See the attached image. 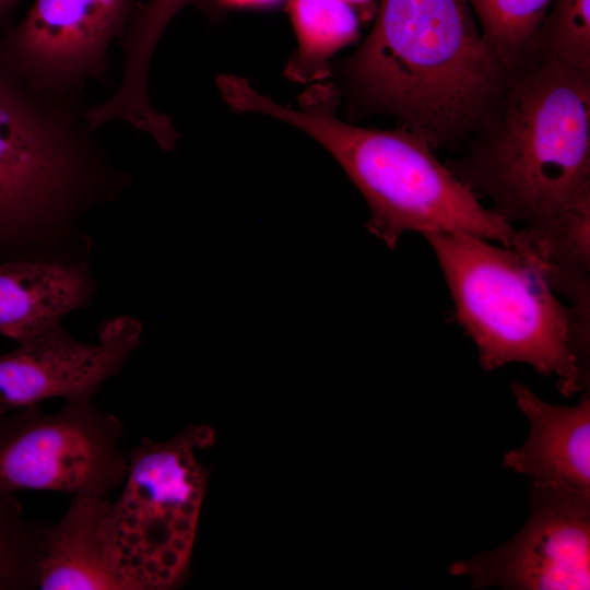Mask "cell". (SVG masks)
Wrapping results in <instances>:
<instances>
[{
    "instance_id": "obj_1",
    "label": "cell",
    "mask_w": 590,
    "mask_h": 590,
    "mask_svg": "<svg viewBox=\"0 0 590 590\" xmlns=\"http://www.w3.org/2000/svg\"><path fill=\"white\" fill-rule=\"evenodd\" d=\"M83 94L36 87L0 57V263L67 262L107 205L118 168Z\"/></svg>"
},
{
    "instance_id": "obj_2",
    "label": "cell",
    "mask_w": 590,
    "mask_h": 590,
    "mask_svg": "<svg viewBox=\"0 0 590 590\" xmlns=\"http://www.w3.org/2000/svg\"><path fill=\"white\" fill-rule=\"evenodd\" d=\"M343 72L362 105L394 116L433 149L474 134L510 73L477 28L468 0H382Z\"/></svg>"
},
{
    "instance_id": "obj_3",
    "label": "cell",
    "mask_w": 590,
    "mask_h": 590,
    "mask_svg": "<svg viewBox=\"0 0 590 590\" xmlns=\"http://www.w3.org/2000/svg\"><path fill=\"white\" fill-rule=\"evenodd\" d=\"M475 144L449 168L510 225L590 205V73L534 50L510 71Z\"/></svg>"
},
{
    "instance_id": "obj_4",
    "label": "cell",
    "mask_w": 590,
    "mask_h": 590,
    "mask_svg": "<svg viewBox=\"0 0 590 590\" xmlns=\"http://www.w3.org/2000/svg\"><path fill=\"white\" fill-rule=\"evenodd\" d=\"M216 86L232 110L279 119L320 143L362 192L370 211L367 228L389 248L406 232L464 233L511 246L516 228L484 208L424 138L404 128L368 129L340 119L333 84L309 86L297 107L234 74L220 75Z\"/></svg>"
},
{
    "instance_id": "obj_5",
    "label": "cell",
    "mask_w": 590,
    "mask_h": 590,
    "mask_svg": "<svg viewBox=\"0 0 590 590\" xmlns=\"http://www.w3.org/2000/svg\"><path fill=\"white\" fill-rule=\"evenodd\" d=\"M434 251L483 369L527 363L571 396L588 385L589 323L562 304L517 250L464 233L423 235Z\"/></svg>"
},
{
    "instance_id": "obj_6",
    "label": "cell",
    "mask_w": 590,
    "mask_h": 590,
    "mask_svg": "<svg viewBox=\"0 0 590 590\" xmlns=\"http://www.w3.org/2000/svg\"><path fill=\"white\" fill-rule=\"evenodd\" d=\"M204 449L197 425L168 441L143 438L128 450L129 464L108 533L125 590H163L179 583L190 558L204 495Z\"/></svg>"
},
{
    "instance_id": "obj_7",
    "label": "cell",
    "mask_w": 590,
    "mask_h": 590,
    "mask_svg": "<svg viewBox=\"0 0 590 590\" xmlns=\"http://www.w3.org/2000/svg\"><path fill=\"white\" fill-rule=\"evenodd\" d=\"M121 421L92 403L37 405L0 416V488L108 497L125 481L129 453Z\"/></svg>"
},
{
    "instance_id": "obj_8",
    "label": "cell",
    "mask_w": 590,
    "mask_h": 590,
    "mask_svg": "<svg viewBox=\"0 0 590 590\" xmlns=\"http://www.w3.org/2000/svg\"><path fill=\"white\" fill-rule=\"evenodd\" d=\"M134 0H35L0 35V57L38 88L83 93L109 81V49L130 21Z\"/></svg>"
},
{
    "instance_id": "obj_9",
    "label": "cell",
    "mask_w": 590,
    "mask_h": 590,
    "mask_svg": "<svg viewBox=\"0 0 590 590\" xmlns=\"http://www.w3.org/2000/svg\"><path fill=\"white\" fill-rule=\"evenodd\" d=\"M531 512L507 543L449 573L474 587L546 590L590 589V494L532 485Z\"/></svg>"
},
{
    "instance_id": "obj_10",
    "label": "cell",
    "mask_w": 590,
    "mask_h": 590,
    "mask_svg": "<svg viewBox=\"0 0 590 590\" xmlns=\"http://www.w3.org/2000/svg\"><path fill=\"white\" fill-rule=\"evenodd\" d=\"M143 324L120 314L102 321L96 341L73 337L63 324L0 355V414L49 399L92 400L142 345Z\"/></svg>"
},
{
    "instance_id": "obj_11",
    "label": "cell",
    "mask_w": 590,
    "mask_h": 590,
    "mask_svg": "<svg viewBox=\"0 0 590 590\" xmlns=\"http://www.w3.org/2000/svg\"><path fill=\"white\" fill-rule=\"evenodd\" d=\"M511 389L530 434L522 447L505 455L503 465L529 476L532 485L590 494L589 394L578 405L558 406L522 384Z\"/></svg>"
},
{
    "instance_id": "obj_12",
    "label": "cell",
    "mask_w": 590,
    "mask_h": 590,
    "mask_svg": "<svg viewBox=\"0 0 590 590\" xmlns=\"http://www.w3.org/2000/svg\"><path fill=\"white\" fill-rule=\"evenodd\" d=\"M99 288L93 261L0 263V335L28 342L91 307Z\"/></svg>"
},
{
    "instance_id": "obj_13",
    "label": "cell",
    "mask_w": 590,
    "mask_h": 590,
    "mask_svg": "<svg viewBox=\"0 0 590 590\" xmlns=\"http://www.w3.org/2000/svg\"><path fill=\"white\" fill-rule=\"evenodd\" d=\"M108 497L74 496L56 524H49L37 588L125 590L108 533Z\"/></svg>"
},
{
    "instance_id": "obj_14",
    "label": "cell",
    "mask_w": 590,
    "mask_h": 590,
    "mask_svg": "<svg viewBox=\"0 0 590 590\" xmlns=\"http://www.w3.org/2000/svg\"><path fill=\"white\" fill-rule=\"evenodd\" d=\"M199 0H149L133 13L121 37L122 71L118 87L95 111L103 122L121 121L139 131L160 126L163 113L152 104L149 74L156 46L168 24L186 5Z\"/></svg>"
},
{
    "instance_id": "obj_15",
    "label": "cell",
    "mask_w": 590,
    "mask_h": 590,
    "mask_svg": "<svg viewBox=\"0 0 590 590\" xmlns=\"http://www.w3.org/2000/svg\"><path fill=\"white\" fill-rule=\"evenodd\" d=\"M298 47L285 68L297 83H318L329 75V61L358 37V19L344 0H288Z\"/></svg>"
},
{
    "instance_id": "obj_16",
    "label": "cell",
    "mask_w": 590,
    "mask_h": 590,
    "mask_svg": "<svg viewBox=\"0 0 590 590\" xmlns=\"http://www.w3.org/2000/svg\"><path fill=\"white\" fill-rule=\"evenodd\" d=\"M553 0H468L482 35L507 70L520 66L535 49Z\"/></svg>"
},
{
    "instance_id": "obj_17",
    "label": "cell",
    "mask_w": 590,
    "mask_h": 590,
    "mask_svg": "<svg viewBox=\"0 0 590 590\" xmlns=\"http://www.w3.org/2000/svg\"><path fill=\"white\" fill-rule=\"evenodd\" d=\"M48 529L25 514L15 494L0 488V590L37 588Z\"/></svg>"
},
{
    "instance_id": "obj_18",
    "label": "cell",
    "mask_w": 590,
    "mask_h": 590,
    "mask_svg": "<svg viewBox=\"0 0 590 590\" xmlns=\"http://www.w3.org/2000/svg\"><path fill=\"white\" fill-rule=\"evenodd\" d=\"M535 50L590 73V0H553Z\"/></svg>"
},
{
    "instance_id": "obj_19",
    "label": "cell",
    "mask_w": 590,
    "mask_h": 590,
    "mask_svg": "<svg viewBox=\"0 0 590 590\" xmlns=\"http://www.w3.org/2000/svg\"><path fill=\"white\" fill-rule=\"evenodd\" d=\"M279 1L281 0H217L220 5L229 8L269 7L278 3Z\"/></svg>"
},
{
    "instance_id": "obj_20",
    "label": "cell",
    "mask_w": 590,
    "mask_h": 590,
    "mask_svg": "<svg viewBox=\"0 0 590 590\" xmlns=\"http://www.w3.org/2000/svg\"><path fill=\"white\" fill-rule=\"evenodd\" d=\"M17 0H0V17L11 9Z\"/></svg>"
},
{
    "instance_id": "obj_21",
    "label": "cell",
    "mask_w": 590,
    "mask_h": 590,
    "mask_svg": "<svg viewBox=\"0 0 590 590\" xmlns=\"http://www.w3.org/2000/svg\"><path fill=\"white\" fill-rule=\"evenodd\" d=\"M344 1H346L347 3L353 5V4H365V3H368L371 0H344Z\"/></svg>"
},
{
    "instance_id": "obj_22",
    "label": "cell",
    "mask_w": 590,
    "mask_h": 590,
    "mask_svg": "<svg viewBox=\"0 0 590 590\" xmlns=\"http://www.w3.org/2000/svg\"><path fill=\"white\" fill-rule=\"evenodd\" d=\"M3 415V414H0V416Z\"/></svg>"
}]
</instances>
